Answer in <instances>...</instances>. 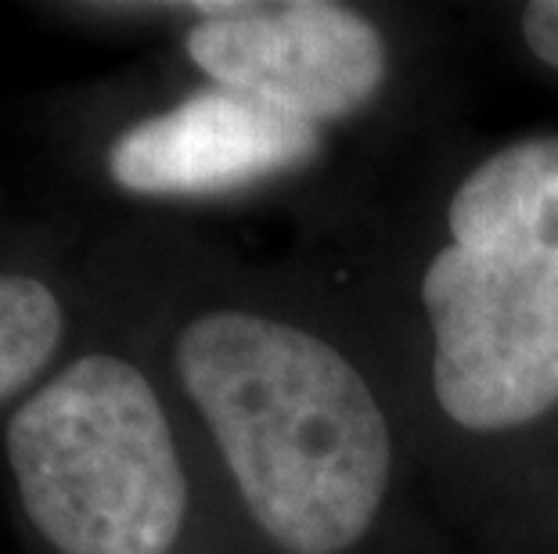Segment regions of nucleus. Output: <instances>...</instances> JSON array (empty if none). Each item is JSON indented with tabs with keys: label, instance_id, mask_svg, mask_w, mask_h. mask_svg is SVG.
Masks as SVG:
<instances>
[{
	"label": "nucleus",
	"instance_id": "nucleus-7",
	"mask_svg": "<svg viewBox=\"0 0 558 554\" xmlns=\"http://www.w3.org/2000/svg\"><path fill=\"white\" fill-rule=\"evenodd\" d=\"M494 22L519 65L558 84V0L508 4L497 11Z\"/></svg>",
	"mask_w": 558,
	"mask_h": 554
},
{
	"label": "nucleus",
	"instance_id": "nucleus-2",
	"mask_svg": "<svg viewBox=\"0 0 558 554\" xmlns=\"http://www.w3.org/2000/svg\"><path fill=\"white\" fill-rule=\"evenodd\" d=\"M162 364L264 554H436L397 399L303 263L187 306Z\"/></svg>",
	"mask_w": 558,
	"mask_h": 554
},
{
	"label": "nucleus",
	"instance_id": "nucleus-3",
	"mask_svg": "<svg viewBox=\"0 0 558 554\" xmlns=\"http://www.w3.org/2000/svg\"><path fill=\"white\" fill-rule=\"evenodd\" d=\"M22 512L51 554H181L195 479L166 385L120 349H87L8 421Z\"/></svg>",
	"mask_w": 558,
	"mask_h": 554
},
{
	"label": "nucleus",
	"instance_id": "nucleus-1",
	"mask_svg": "<svg viewBox=\"0 0 558 554\" xmlns=\"http://www.w3.org/2000/svg\"><path fill=\"white\" fill-rule=\"evenodd\" d=\"M303 267L383 371L433 515L472 554H558V126L375 167Z\"/></svg>",
	"mask_w": 558,
	"mask_h": 554
},
{
	"label": "nucleus",
	"instance_id": "nucleus-6",
	"mask_svg": "<svg viewBox=\"0 0 558 554\" xmlns=\"http://www.w3.org/2000/svg\"><path fill=\"white\" fill-rule=\"evenodd\" d=\"M65 306L47 281L0 274V399L22 393L58 357Z\"/></svg>",
	"mask_w": 558,
	"mask_h": 554
},
{
	"label": "nucleus",
	"instance_id": "nucleus-5",
	"mask_svg": "<svg viewBox=\"0 0 558 554\" xmlns=\"http://www.w3.org/2000/svg\"><path fill=\"white\" fill-rule=\"evenodd\" d=\"M325 130L206 84L126 123L105 148V173L130 198L220 202L275 192H314L320 209L367 176Z\"/></svg>",
	"mask_w": 558,
	"mask_h": 554
},
{
	"label": "nucleus",
	"instance_id": "nucleus-4",
	"mask_svg": "<svg viewBox=\"0 0 558 554\" xmlns=\"http://www.w3.org/2000/svg\"><path fill=\"white\" fill-rule=\"evenodd\" d=\"M181 44L206 84L383 159L414 134L436 69L418 11L353 0H206Z\"/></svg>",
	"mask_w": 558,
	"mask_h": 554
}]
</instances>
